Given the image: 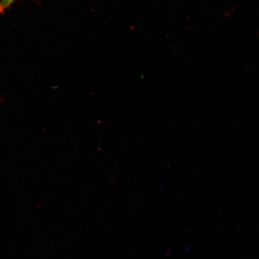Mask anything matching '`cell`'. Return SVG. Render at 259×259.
Masks as SVG:
<instances>
[{
	"label": "cell",
	"instance_id": "6da1fadb",
	"mask_svg": "<svg viewBox=\"0 0 259 259\" xmlns=\"http://www.w3.org/2000/svg\"><path fill=\"white\" fill-rule=\"evenodd\" d=\"M17 0H1L0 1V13H4L5 10L11 6Z\"/></svg>",
	"mask_w": 259,
	"mask_h": 259
}]
</instances>
